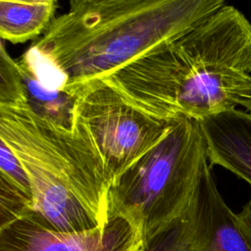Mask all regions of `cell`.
I'll list each match as a JSON object with an SVG mask.
<instances>
[{
  "instance_id": "cell-1",
  "label": "cell",
  "mask_w": 251,
  "mask_h": 251,
  "mask_svg": "<svg viewBox=\"0 0 251 251\" xmlns=\"http://www.w3.org/2000/svg\"><path fill=\"white\" fill-rule=\"evenodd\" d=\"M103 79L135 109L163 121L251 113V23L226 3Z\"/></svg>"
},
{
  "instance_id": "cell-2",
  "label": "cell",
  "mask_w": 251,
  "mask_h": 251,
  "mask_svg": "<svg viewBox=\"0 0 251 251\" xmlns=\"http://www.w3.org/2000/svg\"><path fill=\"white\" fill-rule=\"evenodd\" d=\"M223 0H74L18 60L48 88L75 94L183 33Z\"/></svg>"
},
{
  "instance_id": "cell-3",
  "label": "cell",
  "mask_w": 251,
  "mask_h": 251,
  "mask_svg": "<svg viewBox=\"0 0 251 251\" xmlns=\"http://www.w3.org/2000/svg\"><path fill=\"white\" fill-rule=\"evenodd\" d=\"M0 137L27 177L30 210L49 226L83 232L107 224L110 185L78 124L70 131L39 117L26 103L0 104Z\"/></svg>"
},
{
  "instance_id": "cell-4",
  "label": "cell",
  "mask_w": 251,
  "mask_h": 251,
  "mask_svg": "<svg viewBox=\"0 0 251 251\" xmlns=\"http://www.w3.org/2000/svg\"><path fill=\"white\" fill-rule=\"evenodd\" d=\"M208 166L198 121L176 120L157 145L110 184L108 219H132L144 241L185 210Z\"/></svg>"
},
{
  "instance_id": "cell-5",
  "label": "cell",
  "mask_w": 251,
  "mask_h": 251,
  "mask_svg": "<svg viewBox=\"0 0 251 251\" xmlns=\"http://www.w3.org/2000/svg\"><path fill=\"white\" fill-rule=\"evenodd\" d=\"M75 94L78 95L76 124L98 153L109 185L157 145L176 121L135 109L105 79L93 80Z\"/></svg>"
},
{
  "instance_id": "cell-6",
  "label": "cell",
  "mask_w": 251,
  "mask_h": 251,
  "mask_svg": "<svg viewBox=\"0 0 251 251\" xmlns=\"http://www.w3.org/2000/svg\"><path fill=\"white\" fill-rule=\"evenodd\" d=\"M139 251H251V247L209 165L185 210L145 239Z\"/></svg>"
},
{
  "instance_id": "cell-7",
  "label": "cell",
  "mask_w": 251,
  "mask_h": 251,
  "mask_svg": "<svg viewBox=\"0 0 251 251\" xmlns=\"http://www.w3.org/2000/svg\"><path fill=\"white\" fill-rule=\"evenodd\" d=\"M142 243L141 226L122 215L109 218L102 227L63 232L28 210L0 228V251H139Z\"/></svg>"
},
{
  "instance_id": "cell-8",
  "label": "cell",
  "mask_w": 251,
  "mask_h": 251,
  "mask_svg": "<svg viewBox=\"0 0 251 251\" xmlns=\"http://www.w3.org/2000/svg\"><path fill=\"white\" fill-rule=\"evenodd\" d=\"M210 166H221L251 185V113L236 109L198 121Z\"/></svg>"
},
{
  "instance_id": "cell-9",
  "label": "cell",
  "mask_w": 251,
  "mask_h": 251,
  "mask_svg": "<svg viewBox=\"0 0 251 251\" xmlns=\"http://www.w3.org/2000/svg\"><path fill=\"white\" fill-rule=\"evenodd\" d=\"M57 9L54 0L0 1V38L23 43L47 29Z\"/></svg>"
},
{
  "instance_id": "cell-10",
  "label": "cell",
  "mask_w": 251,
  "mask_h": 251,
  "mask_svg": "<svg viewBox=\"0 0 251 251\" xmlns=\"http://www.w3.org/2000/svg\"><path fill=\"white\" fill-rule=\"evenodd\" d=\"M18 64L28 108L58 126L75 130L78 95L46 87L27 67L20 62Z\"/></svg>"
},
{
  "instance_id": "cell-11",
  "label": "cell",
  "mask_w": 251,
  "mask_h": 251,
  "mask_svg": "<svg viewBox=\"0 0 251 251\" xmlns=\"http://www.w3.org/2000/svg\"><path fill=\"white\" fill-rule=\"evenodd\" d=\"M31 195L0 169V228L31 209Z\"/></svg>"
},
{
  "instance_id": "cell-12",
  "label": "cell",
  "mask_w": 251,
  "mask_h": 251,
  "mask_svg": "<svg viewBox=\"0 0 251 251\" xmlns=\"http://www.w3.org/2000/svg\"><path fill=\"white\" fill-rule=\"evenodd\" d=\"M26 103L24 84L17 60H14L0 41V104Z\"/></svg>"
},
{
  "instance_id": "cell-13",
  "label": "cell",
  "mask_w": 251,
  "mask_h": 251,
  "mask_svg": "<svg viewBox=\"0 0 251 251\" xmlns=\"http://www.w3.org/2000/svg\"><path fill=\"white\" fill-rule=\"evenodd\" d=\"M0 169L5 172L12 179H14L24 190L30 193L27 177L23 171L19 161L0 137Z\"/></svg>"
},
{
  "instance_id": "cell-14",
  "label": "cell",
  "mask_w": 251,
  "mask_h": 251,
  "mask_svg": "<svg viewBox=\"0 0 251 251\" xmlns=\"http://www.w3.org/2000/svg\"><path fill=\"white\" fill-rule=\"evenodd\" d=\"M237 226L251 247V199L243 206L241 211L235 214Z\"/></svg>"
}]
</instances>
